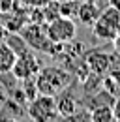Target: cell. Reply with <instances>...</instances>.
Wrapping results in <instances>:
<instances>
[{
  "label": "cell",
  "instance_id": "13",
  "mask_svg": "<svg viewBox=\"0 0 120 122\" xmlns=\"http://www.w3.org/2000/svg\"><path fill=\"white\" fill-rule=\"evenodd\" d=\"M21 83H23L21 90L25 92V98H26V102H30L32 98H36V96L40 94V92H38V86H36V81H34V77H32V79H23Z\"/></svg>",
  "mask_w": 120,
  "mask_h": 122
},
{
  "label": "cell",
  "instance_id": "16",
  "mask_svg": "<svg viewBox=\"0 0 120 122\" xmlns=\"http://www.w3.org/2000/svg\"><path fill=\"white\" fill-rule=\"evenodd\" d=\"M113 43H115V47H116V51L120 53V32H118V36H116V38L113 40Z\"/></svg>",
  "mask_w": 120,
  "mask_h": 122
},
{
  "label": "cell",
  "instance_id": "10",
  "mask_svg": "<svg viewBox=\"0 0 120 122\" xmlns=\"http://www.w3.org/2000/svg\"><path fill=\"white\" fill-rule=\"evenodd\" d=\"M15 60H17V53H15L6 41L0 43V75H4V73H11Z\"/></svg>",
  "mask_w": 120,
  "mask_h": 122
},
{
  "label": "cell",
  "instance_id": "8",
  "mask_svg": "<svg viewBox=\"0 0 120 122\" xmlns=\"http://www.w3.org/2000/svg\"><path fill=\"white\" fill-rule=\"evenodd\" d=\"M55 100H56V109H58L60 118H71L79 113V100L68 88L62 90L58 96H55Z\"/></svg>",
  "mask_w": 120,
  "mask_h": 122
},
{
  "label": "cell",
  "instance_id": "18",
  "mask_svg": "<svg viewBox=\"0 0 120 122\" xmlns=\"http://www.w3.org/2000/svg\"><path fill=\"white\" fill-rule=\"evenodd\" d=\"M4 92H6V90H2V88H0V105H2V103H4V100L8 98V96H6Z\"/></svg>",
  "mask_w": 120,
  "mask_h": 122
},
{
  "label": "cell",
  "instance_id": "6",
  "mask_svg": "<svg viewBox=\"0 0 120 122\" xmlns=\"http://www.w3.org/2000/svg\"><path fill=\"white\" fill-rule=\"evenodd\" d=\"M41 70V64L38 60V56L34 55V49H26L23 53L17 55V60L13 64V70H11V75L17 81H23V79H32V77L38 75V71Z\"/></svg>",
  "mask_w": 120,
  "mask_h": 122
},
{
  "label": "cell",
  "instance_id": "4",
  "mask_svg": "<svg viewBox=\"0 0 120 122\" xmlns=\"http://www.w3.org/2000/svg\"><path fill=\"white\" fill-rule=\"evenodd\" d=\"M45 32L53 43H68V41H73L77 34V25L73 19L60 15L45 25Z\"/></svg>",
  "mask_w": 120,
  "mask_h": 122
},
{
  "label": "cell",
  "instance_id": "17",
  "mask_svg": "<svg viewBox=\"0 0 120 122\" xmlns=\"http://www.w3.org/2000/svg\"><path fill=\"white\" fill-rule=\"evenodd\" d=\"M109 6H113V8L120 10V0H109Z\"/></svg>",
  "mask_w": 120,
  "mask_h": 122
},
{
  "label": "cell",
  "instance_id": "2",
  "mask_svg": "<svg viewBox=\"0 0 120 122\" xmlns=\"http://www.w3.org/2000/svg\"><path fill=\"white\" fill-rule=\"evenodd\" d=\"M92 32L98 40L103 41H113L120 32V10L107 6L100 11L98 19L92 23Z\"/></svg>",
  "mask_w": 120,
  "mask_h": 122
},
{
  "label": "cell",
  "instance_id": "12",
  "mask_svg": "<svg viewBox=\"0 0 120 122\" xmlns=\"http://www.w3.org/2000/svg\"><path fill=\"white\" fill-rule=\"evenodd\" d=\"M79 4H81V0H62V2H58L60 15L75 19L77 17V10H79Z\"/></svg>",
  "mask_w": 120,
  "mask_h": 122
},
{
  "label": "cell",
  "instance_id": "14",
  "mask_svg": "<svg viewBox=\"0 0 120 122\" xmlns=\"http://www.w3.org/2000/svg\"><path fill=\"white\" fill-rule=\"evenodd\" d=\"M21 0H0V10L2 11H15L19 10Z\"/></svg>",
  "mask_w": 120,
  "mask_h": 122
},
{
  "label": "cell",
  "instance_id": "19",
  "mask_svg": "<svg viewBox=\"0 0 120 122\" xmlns=\"http://www.w3.org/2000/svg\"><path fill=\"white\" fill-rule=\"evenodd\" d=\"M88 2H94V0H88Z\"/></svg>",
  "mask_w": 120,
  "mask_h": 122
},
{
  "label": "cell",
  "instance_id": "15",
  "mask_svg": "<svg viewBox=\"0 0 120 122\" xmlns=\"http://www.w3.org/2000/svg\"><path fill=\"white\" fill-rule=\"evenodd\" d=\"M113 117H115V120L120 122V96H116V100L113 102Z\"/></svg>",
  "mask_w": 120,
  "mask_h": 122
},
{
  "label": "cell",
  "instance_id": "5",
  "mask_svg": "<svg viewBox=\"0 0 120 122\" xmlns=\"http://www.w3.org/2000/svg\"><path fill=\"white\" fill-rule=\"evenodd\" d=\"M19 34L23 36V40L26 41V45L34 51H43V53H51L53 51V41L49 40L47 32H45V25H36V23H26Z\"/></svg>",
  "mask_w": 120,
  "mask_h": 122
},
{
  "label": "cell",
  "instance_id": "9",
  "mask_svg": "<svg viewBox=\"0 0 120 122\" xmlns=\"http://www.w3.org/2000/svg\"><path fill=\"white\" fill-rule=\"evenodd\" d=\"M100 8H98V4H96V0L94 2H88V0H81V4H79V10H77V17L75 19H79L83 25H86V26H92V23L98 19L100 15Z\"/></svg>",
  "mask_w": 120,
  "mask_h": 122
},
{
  "label": "cell",
  "instance_id": "1",
  "mask_svg": "<svg viewBox=\"0 0 120 122\" xmlns=\"http://www.w3.org/2000/svg\"><path fill=\"white\" fill-rule=\"evenodd\" d=\"M36 86L40 94H47V96H58L62 90H66L70 86L71 75L70 71H66L60 66H47L38 71V75L34 77Z\"/></svg>",
  "mask_w": 120,
  "mask_h": 122
},
{
  "label": "cell",
  "instance_id": "3",
  "mask_svg": "<svg viewBox=\"0 0 120 122\" xmlns=\"http://www.w3.org/2000/svg\"><path fill=\"white\" fill-rule=\"evenodd\" d=\"M26 117L36 122H51L60 118L55 96L38 94L36 98H32L26 103Z\"/></svg>",
  "mask_w": 120,
  "mask_h": 122
},
{
  "label": "cell",
  "instance_id": "11",
  "mask_svg": "<svg viewBox=\"0 0 120 122\" xmlns=\"http://www.w3.org/2000/svg\"><path fill=\"white\" fill-rule=\"evenodd\" d=\"M88 118L94 122H111L115 120L113 117V107L111 105H96L90 109L88 113Z\"/></svg>",
  "mask_w": 120,
  "mask_h": 122
},
{
  "label": "cell",
  "instance_id": "7",
  "mask_svg": "<svg viewBox=\"0 0 120 122\" xmlns=\"http://www.w3.org/2000/svg\"><path fill=\"white\" fill-rule=\"evenodd\" d=\"M85 62L88 66V70L92 71V75H103L107 73L111 68H113V62H115V56L107 51H90L88 55L85 56Z\"/></svg>",
  "mask_w": 120,
  "mask_h": 122
}]
</instances>
